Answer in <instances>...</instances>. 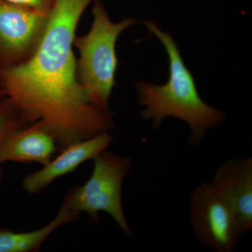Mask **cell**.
Wrapping results in <instances>:
<instances>
[{
    "label": "cell",
    "mask_w": 252,
    "mask_h": 252,
    "mask_svg": "<svg viewBox=\"0 0 252 252\" xmlns=\"http://www.w3.org/2000/svg\"><path fill=\"white\" fill-rule=\"evenodd\" d=\"M95 0H56L37 47L24 62L0 68V88L28 125L39 122L69 144L114 128V114L91 100L77 78L72 46L78 23Z\"/></svg>",
    "instance_id": "cell-1"
},
{
    "label": "cell",
    "mask_w": 252,
    "mask_h": 252,
    "mask_svg": "<svg viewBox=\"0 0 252 252\" xmlns=\"http://www.w3.org/2000/svg\"><path fill=\"white\" fill-rule=\"evenodd\" d=\"M144 24L166 51L169 78L162 85L145 81L135 84L139 103L143 108L141 117L150 122L154 130L160 129L167 118L183 121L190 129L187 142L199 147L209 130L225 122L224 112L206 103L200 97L193 74L186 65L171 34L161 31L153 21H145Z\"/></svg>",
    "instance_id": "cell-2"
},
{
    "label": "cell",
    "mask_w": 252,
    "mask_h": 252,
    "mask_svg": "<svg viewBox=\"0 0 252 252\" xmlns=\"http://www.w3.org/2000/svg\"><path fill=\"white\" fill-rule=\"evenodd\" d=\"M90 31L74 38L79 52L77 78L91 100L105 110H110L109 98L115 86L118 58L116 46L119 36L135 24L127 18L114 23L100 0L94 1Z\"/></svg>",
    "instance_id": "cell-3"
},
{
    "label": "cell",
    "mask_w": 252,
    "mask_h": 252,
    "mask_svg": "<svg viewBox=\"0 0 252 252\" xmlns=\"http://www.w3.org/2000/svg\"><path fill=\"white\" fill-rule=\"evenodd\" d=\"M92 174L87 182L75 187L64 198L71 210L85 212L91 221H99V212L112 217L123 233L132 237L122 203V187L132 167L130 158L122 157L105 149L94 159Z\"/></svg>",
    "instance_id": "cell-4"
},
{
    "label": "cell",
    "mask_w": 252,
    "mask_h": 252,
    "mask_svg": "<svg viewBox=\"0 0 252 252\" xmlns=\"http://www.w3.org/2000/svg\"><path fill=\"white\" fill-rule=\"evenodd\" d=\"M189 205V221L198 242L215 252L236 250L243 232L234 213L210 182L193 189Z\"/></svg>",
    "instance_id": "cell-5"
},
{
    "label": "cell",
    "mask_w": 252,
    "mask_h": 252,
    "mask_svg": "<svg viewBox=\"0 0 252 252\" xmlns=\"http://www.w3.org/2000/svg\"><path fill=\"white\" fill-rule=\"evenodd\" d=\"M49 14L0 0V68L29 59L40 41Z\"/></svg>",
    "instance_id": "cell-6"
},
{
    "label": "cell",
    "mask_w": 252,
    "mask_h": 252,
    "mask_svg": "<svg viewBox=\"0 0 252 252\" xmlns=\"http://www.w3.org/2000/svg\"><path fill=\"white\" fill-rule=\"evenodd\" d=\"M235 217L243 234L252 229V158H233L217 168L210 182Z\"/></svg>",
    "instance_id": "cell-7"
},
{
    "label": "cell",
    "mask_w": 252,
    "mask_h": 252,
    "mask_svg": "<svg viewBox=\"0 0 252 252\" xmlns=\"http://www.w3.org/2000/svg\"><path fill=\"white\" fill-rule=\"evenodd\" d=\"M114 137L109 132L69 144L60 151L42 168L23 179V188L27 193L36 194L51 185L55 180L71 173L83 162L94 159L112 144Z\"/></svg>",
    "instance_id": "cell-8"
},
{
    "label": "cell",
    "mask_w": 252,
    "mask_h": 252,
    "mask_svg": "<svg viewBox=\"0 0 252 252\" xmlns=\"http://www.w3.org/2000/svg\"><path fill=\"white\" fill-rule=\"evenodd\" d=\"M61 151L56 136L39 122L14 130L0 147V164L39 162L45 165Z\"/></svg>",
    "instance_id": "cell-9"
},
{
    "label": "cell",
    "mask_w": 252,
    "mask_h": 252,
    "mask_svg": "<svg viewBox=\"0 0 252 252\" xmlns=\"http://www.w3.org/2000/svg\"><path fill=\"white\" fill-rule=\"evenodd\" d=\"M79 213L71 210L65 203L60 207L56 216L39 229L29 232H15L0 229V252H32L39 251L50 235L62 226L74 221Z\"/></svg>",
    "instance_id": "cell-10"
},
{
    "label": "cell",
    "mask_w": 252,
    "mask_h": 252,
    "mask_svg": "<svg viewBox=\"0 0 252 252\" xmlns=\"http://www.w3.org/2000/svg\"><path fill=\"white\" fill-rule=\"evenodd\" d=\"M28 126L21 113L6 96L0 97V147L14 130Z\"/></svg>",
    "instance_id": "cell-11"
},
{
    "label": "cell",
    "mask_w": 252,
    "mask_h": 252,
    "mask_svg": "<svg viewBox=\"0 0 252 252\" xmlns=\"http://www.w3.org/2000/svg\"><path fill=\"white\" fill-rule=\"evenodd\" d=\"M1 1L22 5L45 14H49L56 0H1Z\"/></svg>",
    "instance_id": "cell-12"
},
{
    "label": "cell",
    "mask_w": 252,
    "mask_h": 252,
    "mask_svg": "<svg viewBox=\"0 0 252 252\" xmlns=\"http://www.w3.org/2000/svg\"><path fill=\"white\" fill-rule=\"evenodd\" d=\"M1 179H2V171L0 170V185H1Z\"/></svg>",
    "instance_id": "cell-13"
},
{
    "label": "cell",
    "mask_w": 252,
    "mask_h": 252,
    "mask_svg": "<svg viewBox=\"0 0 252 252\" xmlns=\"http://www.w3.org/2000/svg\"><path fill=\"white\" fill-rule=\"evenodd\" d=\"M2 96H4V93L1 91V88H0V97H2Z\"/></svg>",
    "instance_id": "cell-14"
}]
</instances>
